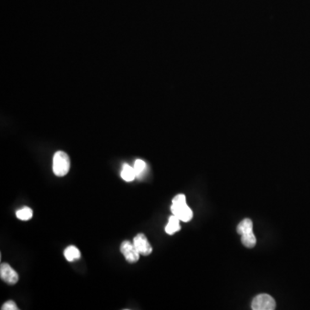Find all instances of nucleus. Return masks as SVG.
Listing matches in <instances>:
<instances>
[{
  "label": "nucleus",
  "instance_id": "nucleus-1",
  "mask_svg": "<svg viewBox=\"0 0 310 310\" xmlns=\"http://www.w3.org/2000/svg\"><path fill=\"white\" fill-rule=\"evenodd\" d=\"M171 209L172 214L176 215L180 220H182L184 223H188L193 217L192 210L189 208V206L186 203L185 195H177L174 197Z\"/></svg>",
  "mask_w": 310,
  "mask_h": 310
},
{
  "label": "nucleus",
  "instance_id": "nucleus-2",
  "mask_svg": "<svg viewBox=\"0 0 310 310\" xmlns=\"http://www.w3.org/2000/svg\"><path fill=\"white\" fill-rule=\"evenodd\" d=\"M253 225L251 219H244L237 227V232L241 235V242L248 248L254 247L257 242L255 235L253 234Z\"/></svg>",
  "mask_w": 310,
  "mask_h": 310
},
{
  "label": "nucleus",
  "instance_id": "nucleus-3",
  "mask_svg": "<svg viewBox=\"0 0 310 310\" xmlns=\"http://www.w3.org/2000/svg\"><path fill=\"white\" fill-rule=\"evenodd\" d=\"M70 158L67 153L58 151L53 159V171L57 177H64L70 170Z\"/></svg>",
  "mask_w": 310,
  "mask_h": 310
},
{
  "label": "nucleus",
  "instance_id": "nucleus-4",
  "mask_svg": "<svg viewBox=\"0 0 310 310\" xmlns=\"http://www.w3.org/2000/svg\"><path fill=\"white\" fill-rule=\"evenodd\" d=\"M275 307V300L268 294H260L252 300V308L253 310H273Z\"/></svg>",
  "mask_w": 310,
  "mask_h": 310
},
{
  "label": "nucleus",
  "instance_id": "nucleus-5",
  "mask_svg": "<svg viewBox=\"0 0 310 310\" xmlns=\"http://www.w3.org/2000/svg\"><path fill=\"white\" fill-rule=\"evenodd\" d=\"M0 278L5 283L9 285L18 284L19 276L18 273L9 264L3 263L0 267Z\"/></svg>",
  "mask_w": 310,
  "mask_h": 310
},
{
  "label": "nucleus",
  "instance_id": "nucleus-6",
  "mask_svg": "<svg viewBox=\"0 0 310 310\" xmlns=\"http://www.w3.org/2000/svg\"><path fill=\"white\" fill-rule=\"evenodd\" d=\"M120 250H121L122 255L124 256L125 259L128 261V263L134 264V263H137V261L139 260L141 254L137 251L135 245L131 243L130 241H123L121 244Z\"/></svg>",
  "mask_w": 310,
  "mask_h": 310
},
{
  "label": "nucleus",
  "instance_id": "nucleus-7",
  "mask_svg": "<svg viewBox=\"0 0 310 310\" xmlns=\"http://www.w3.org/2000/svg\"><path fill=\"white\" fill-rule=\"evenodd\" d=\"M133 244L141 255L148 256L153 252V248L148 241V238L143 234H138L134 238Z\"/></svg>",
  "mask_w": 310,
  "mask_h": 310
},
{
  "label": "nucleus",
  "instance_id": "nucleus-8",
  "mask_svg": "<svg viewBox=\"0 0 310 310\" xmlns=\"http://www.w3.org/2000/svg\"><path fill=\"white\" fill-rule=\"evenodd\" d=\"M180 219L176 215H171L169 217L168 224L165 226V232L168 235H171L175 233L180 231L181 227L180 224Z\"/></svg>",
  "mask_w": 310,
  "mask_h": 310
},
{
  "label": "nucleus",
  "instance_id": "nucleus-9",
  "mask_svg": "<svg viewBox=\"0 0 310 310\" xmlns=\"http://www.w3.org/2000/svg\"><path fill=\"white\" fill-rule=\"evenodd\" d=\"M121 177L126 182H132L137 179V174H136L134 167L128 165V164H124L122 165Z\"/></svg>",
  "mask_w": 310,
  "mask_h": 310
},
{
  "label": "nucleus",
  "instance_id": "nucleus-10",
  "mask_svg": "<svg viewBox=\"0 0 310 310\" xmlns=\"http://www.w3.org/2000/svg\"><path fill=\"white\" fill-rule=\"evenodd\" d=\"M65 258H67V261L73 262V261L77 260L80 258V252L79 250L74 246H67V248L64 251Z\"/></svg>",
  "mask_w": 310,
  "mask_h": 310
},
{
  "label": "nucleus",
  "instance_id": "nucleus-11",
  "mask_svg": "<svg viewBox=\"0 0 310 310\" xmlns=\"http://www.w3.org/2000/svg\"><path fill=\"white\" fill-rule=\"evenodd\" d=\"M134 169L137 174V179L142 180V177L145 175L146 171L148 170V165L144 160H137L134 165Z\"/></svg>",
  "mask_w": 310,
  "mask_h": 310
},
{
  "label": "nucleus",
  "instance_id": "nucleus-12",
  "mask_svg": "<svg viewBox=\"0 0 310 310\" xmlns=\"http://www.w3.org/2000/svg\"><path fill=\"white\" fill-rule=\"evenodd\" d=\"M16 215L19 220H30L33 216V210L29 207H23V208L16 212Z\"/></svg>",
  "mask_w": 310,
  "mask_h": 310
},
{
  "label": "nucleus",
  "instance_id": "nucleus-13",
  "mask_svg": "<svg viewBox=\"0 0 310 310\" xmlns=\"http://www.w3.org/2000/svg\"><path fill=\"white\" fill-rule=\"evenodd\" d=\"M2 310H18V307L17 304L15 303L14 301L10 300V301H6V303H4L3 306L1 307Z\"/></svg>",
  "mask_w": 310,
  "mask_h": 310
}]
</instances>
